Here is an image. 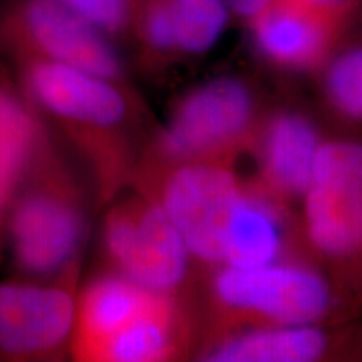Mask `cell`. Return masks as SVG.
Instances as JSON below:
<instances>
[{"instance_id":"obj_1","label":"cell","mask_w":362,"mask_h":362,"mask_svg":"<svg viewBox=\"0 0 362 362\" xmlns=\"http://www.w3.org/2000/svg\"><path fill=\"white\" fill-rule=\"evenodd\" d=\"M45 124L93 185L99 211L131 187L146 144V106L131 81L64 64H8Z\"/></svg>"},{"instance_id":"obj_2","label":"cell","mask_w":362,"mask_h":362,"mask_svg":"<svg viewBox=\"0 0 362 362\" xmlns=\"http://www.w3.org/2000/svg\"><path fill=\"white\" fill-rule=\"evenodd\" d=\"M98 216L88 175L49 128L7 216L6 257L12 274L57 279L83 269Z\"/></svg>"},{"instance_id":"obj_3","label":"cell","mask_w":362,"mask_h":362,"mask_svg":"<svg viewBox=\"0 0 362 362\" xmlns=\"http://www.w3.org/2000/svg\"><path fill=\"white\" fill-rule=\"evenodd\" d=\"M334 302L329 280L304 262L284 259L257 269L220 265L206 274L200 349L245 324H319Z\"/></svg>"},{"instance_id":"obj_4","label":"cell","mask_w":362,"mask_h":362,"mask_svg":"<svg viewBox=\"0 0 362 362\" xmlns=\"http://www.w3.org/2000/svg\"><path fill=\"white\" fill-rule=\"evenodd\" d=\"M260 124L255 94L245 79L218 76L205 81L188 89L166 124L149 134L133 180L180 163L233 165L235 158L253 148Z\"/></svg>"},{"instance_id":"obj_5","label":"cell","mask_w":362,"mask_h":362,"mask_svg":"<svg viewBox=\"0 0 362 362\" xmlns=\"http://www.w3.org/2000/svg\"><path fill=\"white\" fill-rule=\"evenodd\" d=\"M99 267L146 291L194 300L202 272L155 198L128 188L98 216Z\"/></svg>"},{"instance_id":"obj_6","label":"cell","mask_w":362,"mask_h":362,"mask_svg":"<svg viewBox=\"0 0 362 362\" xmlns=\"http://www.w3.org/2000/svg\"><path fill=\"white\" fill-rule=\"evenodd\" d=\"M243 181L230 163L192 161L136 176L129 188L155 198L187 243L198 270L223 265Z\"/></svg>"},{"instance_id":"obj_7","label":"cell","mask_w":362,"mask_h":362,"mask_svg":"<svg viewBox=\"0 0 362 362\" xmlns=\"http://www.w3.org/2000/svg\"><path fill=\"white\" fill-rule=\"evenodd\" d=\"M0 59L54 62L131 81L121 44L61 0H0Z\"/></svg>"},{"instance_id":"obj_8","label":"cell","mask_w":362,"mask_h":362,"mask_svg":"<svg viewBox=\"0 0 362 362\" xmlns=\"http://www.w3.org/2000/svg\"><path fill=\"white\" fill-rule=\"evenodd\" d=\"M83 269L57 279L0 280V362L71 361Z\"/></svg>"},{"instance_id":"obj_9","label":"cell","mask_w":362,"mask_h":362,"mask_svg":"<svg viewBox=\"0 0 362 362\" xmlns=\"http://www.w3.org/2000/svg\"><path fill=\"white\" fill-rule=\"evenodd\" d=\"M310 247L332 262L362 257V143L322 141L304 197Z\"/></svg>"},{"instance_id":"obj_10","label":"cell","mask_w":362,"mask_h":362,"mask_svg":"<svg viewBox=\"0 0 362 362\" xmlns=\"http://www.w3.org/2000/svg\"><path fill=\"white\" fill-rule=\"evenodd\" d=\"M347 17L320 12L296 0H274L247 24L262 59L284 71H317L342 42Z\"/></svg>"},{"instance_id":"obj_11","label":"cell","mask_w":362,"mask_h":362,"mask_svg":"<svg viewBox=\"0 0 362 362\" xmlns=\"http://www.w3.org/2000/svg\"><path fill=\"white\" fill-rule=\"evenodd\" d=\"M255 144L262 187L284 203L304 197L322 144L309 117L296 111H280L260 124Z\"/></svg>"},{"instance_id":"obj_12","label":"cell","mask_w":362,"mask_h":362,"mask_svg":"<svg viewBox=\"0 0 362 362\" xmlns=\"http://www.w3.org/2000/svg\"><path fill=\"white\" fill-rule=\"evenodd\" d=\"M47 131L11 66L0 59V264L6 259V226L12 200Z\"/></svg>"},{"instance_id":"obj_13","label":"cell","mask_w":362,"mask_h":362,"mask_svg":"<svg viewBox=\"0 0 362 362\" xmlns=\"http://www.w3.org/2000/svg\"><path fill=\"white\" fill-rule=\"evenodd\" d=\"M334 339L319 324L257 325L220 334L203 344L198 361L314 362L330 354Z\"/></svg>"},{"instance_id":"obj_14","label":"cell","mask_w":362,"mask_h":362,"mask_svg":"<svg viewBox=\"0 0 362 362\" xmlns=\"http://www.w3.org/2000/svg\"><path fill=\"white\" fill-rule=\"evenodd\" d=\"M284 205L260 183H245L230 223L223 265L257 269L284 260L287 248Z\"/></svg>"},{"instance_id":"obj_15","label":"cell","mask_w":362,"mask_h":362,"mask_svg":"<svg viewBox=\"0 0 362 362\" xmlns=\"http://www.w3.org/2000/svg\"><path fill=\"white\" fill-rule=\"evenodd\" d=\"M180 59L210 52L233 19L226 0H165Z\"/></svg>"},{"instance_id":"obj_16","label":"cell","mask_w":362,"mask_h":362,"mask_svg":"<svg viewBox=\"0 0 362 362\" xmlns=\"http://www.w3.org/2000/svg\"><path fill=\"white\" fill-rule=\"evenodd\" d=\"M320 69L324 94L334 110L362 124V42H341Z\"/></svg>"},{"instance_id":"obj_17","label":"cell","mask_w":362,"mask_h":362,"mask_svg":"<svg viewBox=\"0 0 362 362\" xmlns=\"http://www.w3.org/2000/svg\"><path fill=\"white\" fill-rule=\"evenodd\" d=\"M116 42H128L139 0H61Z\"/></svg>"},{"instance_id":"obj_18","label":"cell","mask_w":362,"mask_h":362,"mask_svg":"<svg viewBox=\"0 0 362 362\" xmlns=\"http://www.w3.org/2000/svg\"><path fill=\"white\" fill-rule=\"evenodd\" d=\"M272 2L274 0H226L233 19L243 22L245 25L260 12H264Z\"/></svg>"},{"instance_id":"obj_19","label":"cell","mask_w":362,"mask_h":362,"mask_svg":"<svg viewBox=\"0 0 362 362\" xmlns=\"http://www.w3.org/2000/svg\"><path fill=\"white\" fill-rule=\"evenodd\" d=\"M296 2L310 8H315V11L347 17V19L351 17L352 8H354L352 0H296Z\"/></svg>"},{"instance_id":"obj_20","label":"cell","mask_w":362,"mask_h":362,"mask_svg":"<svg viewBox=\"0 0 362 362\" xmlns=\"http://www.w3.org/2000/svg\"><path fill=\"white\" fill-rule=\"evenodd\" d=\"M352 6H354V7H362V0H352Z\"/></svg>"}]
</instances>
